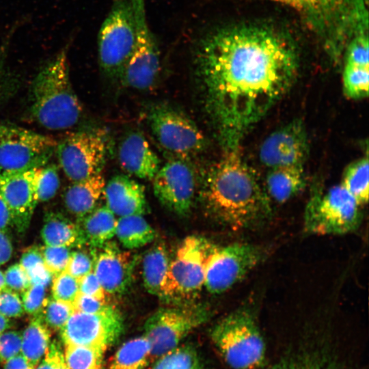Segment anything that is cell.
<instances>
[{
    "label": "cell",
    "mask_w": 369,
    "mask_h": 369,
    "mask_svg": "<svg viewBox=\"0 0 369 369\" xmlns=\"http://www.w3.org/2000/svg\"><path fill=\"white\" fill-rule=\"evenodd\" d=\"M210 312L200 304L180 303L156 311L146 321L144 336L156 358L175 348L195 329L206 323Z\"/></svg>",
    "instance_id": "cell-8"
},
{
    "label": "cell",
    "mask_w": 369,
    "mask_h": 369,
    "mask_svg": "<svg viewBox=\"0 0 369 369\" xmlns=\"http://www.w3.org/2000/svg\"><path fill=\"white\" fill-rule=\"evenodd\" d=\"M342 76L344 92L348 98L358 99L368 96L369 66L345 62Z\"/></svg>",
    "instance_id": "cell-34"
},
{
    "label": "cell",
    "mask_w": 369,
    "mask_h": 369,
    "mask_svg": "<svg viewBox=\"0 0 369 369\" xmlns=\"http://www.w3.org/2000/svg\"><path fill=\"white\" fill-rule=\"evenodd\" d=\"M73 305L74 310L89 314L102 312L111 306L107 301L100 300L79 292L73 301Z\"/></svg>",
    "instance_id": "cell-44"
},
{
    "label": "cell",
    "mask_w": 369,
    "mask_h": 369,
    "mask_svg": "<svg viewBox=\"0 0 369 369\" xmlns=\"http://www.w3.org/2000/svg\"><path fill=\"white\" fill-rule=\"evenodd\" d=\"M194 60L205 107L224 150L238 148L249 129L287 93L299 62L295 46L282 32L243 23L203 36Z\"/></svg>",
    "instance_id": "cell-1"
},
{
    "label": "cell",
    "mask_w": 369,
    "mask_h": 369,
    "mask_svg": "<svg viewBox=\"0 0 369 369\" xmlns=\"http://www.w3.org/2000/svg\"><path fill=\"white\" fill-rule=\"evenodd\" d=\"M8 289L23 293L31 284L29 277L19 263L10 266L4 273Z\"/></svg>",
    "instance_id": "cell-43"
},
{
    "label": "cell",
    "mask_w": 369,
    "mask_h": 369,
    "mask_svg": "<svg viewBox=\"0 0 369 369\" xmlns=\"http://www.w3.org/2000/svg\"><path fill=\"white\" fill-rule=\"evenodd\" d=\"M148 122L154 137L166 151L183 159L193 156L205 147L204 135L183 113L171 107L152 108Z\"/></svg>",
    "instance_id": "cell-14"
},
{
    "label": "cell",
    "mask_w": 369,
    "mask_h": 369,
    "mask_svg": "<svg viewBox=\"0 0 369 369\" xmlns=\"http://www.w3.org/2000/svg\"><path fill=\"white\" fill-rule=\"evenodd\" d=\"M46 288L42 284L33 283L22 293L21 300L25 312L33 316L41 315L48 300Z\"/></svg>",
    "instance_id": "cell-39"
},
{
    "label": "cell",
    "mask_w": 369,
    "mask_h": 369,
    "mask_svg": "<svg viewBox=\"0 0 369 369\" xmlns=\"http://www.w3.org/2000/svg\"><path fill=\"white\" fill-rule=\"evenodd\" d=\"M214 246L200 236L185 238L169 260L159 297L177 304L193 299L204 286L206 262Z\"/></svg>",
    "instance_id": "cell-5"
},
{
    "label": "cell",
    "mask_w": 369,
    "mask_h": 369,
    "mask_svg": "<svg viewBox=\"0 0 369 369\" xmlns=\"http://www.w3.org/2000/svg\"><path fill=\"white\" fill-rule=\"evenodd\" d=\"M57 144L49 136L19 126L0 124V170L42 167L47 164Z\"/></svg>",
    "instance_id": "cell-12"
},
{
    "label": "cell",
    "mask_w": 369,
    "mask_h": 369,
    "mask_svg": "<svg viewBox=\"0 0 369 369\" xmlns=\"http://www.w3.org/2000/svg\"><path fill=\"white\" fill-rule=\"evenodd\" d=\"M6 288L7 287L5 283L4 274L1 271H0V291Z\"/></svg>",
    "instance_id": "cell-53"
},
{
    "label": "cell",
    "mask_w": 369,
    "mask_h": 369,
    "mask_svg": "<svg viewBox=\"0 0 369 369\" xmlns=\"http://www.w3.org/2000/svg\"><path fill=\"white\" fill-rule=\"evenodd\" d=\"M211 339L233 369H258L265 357V343L254 310L241 306L213 328Z\"/></svg>",
    "instance_id": "cell-4"
},
{
    "label": "cell",
    "mask_w": 369,
    "mask_h": 369,
    "mask_svg": "<svg viewBox=\"0 0 369 369\" xmlns=\"http://www.w3.org/2000/svg\"><path fill=\"white\" fill-rule=\"evenodd\" d=\"M3 369H35V367L20 353L6 361L3 364Z\"/></svg>",
    "instance_id": "cell-50"
},
{
    "label": "cell",
    "mask_w": 369,
    "mask_h": 369,
    "mask_svg": "<svg viewBox=\"0 0 369 369\" xmlns=\"http://www.w3.org/2000/svg\"><path fill=\"white\" fill-rule=\"evenodd\" d=\"M29 111L49 130L70 128L79 122L83 109L71 84L66 49L45 64L32 81Z\"/></svg>",
    "instance_id": "cell-3"
},
{
    "label": "cell",
    "mask_w": 369,
    "mask_h": 369,
    "mask_svg": "<svg viewBox=\"0 0 369 369\" xmlns=\"http://www.w3.org/2000/svg\"><path fill=\"white\" fill-rule=\"evenodd\" d=\"M40 234L45 245L70 248L82 246L77 223L59 212L51 211L45 215Z\"/></svg>",
    "instance_id": "cell-25"
},
{
    "label": "cell",
    "mask_w": 369,
    "mask_h": 369,
    "mask_svg": "<svg viewBox=\"0 0 369 369\" xmlns=\"http://www.w3.org/2000/svg\"><path fill=\"white\" fill-rule=\"evenodd\" d=\"M3 55L4 50H1V53H0V102L5 97L8 93H9L12 83L10 77L6 72L3 67Z\"/></svg>",
    "instance_id": "cell-49"
},
{
    "label": "cell",
    "mask_w": 369,
    "mask_h": 369,
    "mask_svg": "<svg viewBox=\"0 0 369 369\" xmlns=\"http://www.w3.org/2000/svg\"><path fill=\"white\" fill-rule=\"evenodd\" d=\"M156 359L152 369H204L197 351L189 345H179Z\"/></svg>",
    "instance_id": "cell-33"
},
{
    "label": "cell",
    "mask_w": 369,
    "mask_h": 369,
    "mask_svg": "<svg viewBox=\"0 0 369 369\" xmlns=\"http://www.w3.org/2000/svg\"><path fill=\"white\" fill-rule=\"evenodd\" d=\"M262 369H346L329 354L320 351H305L286 356Z\"/></svg>",
    "instance_id": "cell-30"
},
{
    "label": "cell",
    "mask_w": 369,
    "mask_h": 369,
    "mask_svg": "<svg viewBox=\"0 0 369 369\" xmlns=\"http://www.w3.org/2000/svg\"><path fill=\"white\" fill-rule=\"evenodd\" d=\"M96 254L93 271L107 294H121L130 286L135 264L131 253L107 242Z\"/></svg>",
    "instance_id": "cell-19"
},
{
    "label": "cell",
    "mask_w": 369,
    "mask_h": 369,
    "mask_svg": "<svg viewBox=\"0 0 369 369\" xmlns=\"http://www.w3.org/2000/svg\"><path fill=\"white\" fill-rule=\"evenodd\" d=\"M78 282L79 292L100 300L107 301V293L93 271L78 279Z\"/></svg>",
    "instance_id": "cell-45"
},
{
    "label": "cell",
    "mask_w": 369,
    "mask_h": 369,
    "mask_svg": "<svg viewBox=\"0 0 369 369\" xmlns=\"http://www.w3.org/2000/svg\"><path fill=\"white\" fill-rule=\"evenodd\" d=\"M11 227H12V223L10 213L0 193V230L7 232Z\"/></svg>",
    "instance_id": "cell-51"
},
{
    "label": "cell",
    "mask_w": 369,
    "mask_h": 369,
    "mask_svg": "<svg viewBox=\"0 0 369 369\" xmlns=\"http://www.w3.org/2000/svg\"><path fill=\"white\" fill-rule=\"evenodd\" d=\"M60 185L57 166L53 164L40 167L37 178L36 193L38 202H47L56 195Z\"/></svg>",
    "instance_id": "cell-36"
},
{
    "label": "cell",
    "mask_w": 369,
    "mask_h": 369,
    "mask_svg": "<svg viewBox=\"0 0 369 369\" xmlns=\"http://www.w3.org/2000/svg\"><path fill=\"white\" fill-rule=\"evenodd\" d=\"M124 329L123 318L113 306L94 314L74 310L60 336L64 344L98 347L106 350L120 337Z\"/></svg>",
    "instance_id": "cell-15"
},
{
    "label": "cell",
    "mask_w": 369,
    "mask_h": 369,
    "mask_svg": "<svg viewBox=\"0 0 369 369\" xmlns=\"http://www.w3.org/2000/svg\"><path fill=\"white\" fill-rule=\"evenodd\" d=\"M96 252L94 249L72 251L65 271L77 279L93 271Z\"/></svg>",
    "instance_id": "cell-40"
},
{
    "label": "cell",
    "mask_w": 369,
    "mask_h": 369,
    "mask_svg": "<svg viewBox=\"0 0 369 369\" xmlns=\"http://www.w3.org/2000/svg\"><path fill=\"white\" fill-rule=\"evenodd\" d=\"M105 183L101 173L72 182L66 187L63 195L68 212L77 220L92 212L103 195Z\"/></svg>",
    "instance_id": "cell-22"
},
{
    "label": "cell",
    "mask_w": 369,
    "mask_h": 369,
    "mask_svg": "<svg viewBox=\"0 0 369 369\" xmlns=\"http://www.w3.org/2000/svg\"><path fill=\"white\" fill-rule=\"evenodd\" d=\"M115 236L124 247L133 249L150 243L156 233L142 215H135L118 219Z\"/></svg>",
    "instance_id": "cell-28"
},
{
    "label": "cell",
    "mask_w": 369,
    "mask_h": 369,
    "mask_svg": "<svg viewBox=\"0 0 369 369\" xmlns=\"http://www.w3.org/2000/svg\"><path fill=\"white\" fill-rule=\"evenodd\" d=\"M360 205L340 184L326 191L314 190L304 211L306 232L318 235L344 234L361 222Z\"/></svg>",
    "instance_id": "cell-6"
},
{
    "label": "cell",
    "mask_w": 369,
    "mask_h": 369,
    "mask_svg": "<svg viewBox=\"0 0 369 369\" xmlns=\"http://www.w3.org/2000/svg\"><path fill=\"white\" fill-rule=\"evenodd\" d=\"M40 168L0 170V193L10 211L12 227L19 233L28 228L38 203L36 182Z\"/></svg>",
    "instance_id": "cell-17"
},
{
    "label": "cell",
    "mask_w": 369,
    "mask_h": 369,
    "mask_svg": "<svg viewBox=\"0 0 369 369\" xmlns=\"http://www.w3.org/2000/svg\"><path fill=\"white\" fill-rule=\"evenodd\" d=\"M368 157L357 160L345 169L341 184L360 206L366 204L369 196Z\"/></svg>",
    "instance_id": "cell-31"
},
{
    "label": "cell",
    "mask_w": 369,
    "mask_h": 369,
    "mask_svg": "<svg viewBox=\"0 0 369 369\" xmlns=\"http://www.w3.org/2000/svg\"><path fill=\"white\" fill-rule=\"evenodd\" d=\"M51 332L42 316H34L22 333L20 354L35 368L51 344Z\"/></svg>",
    "instance_id": "cell-26"
},
{
    "label": "cell",
    "mask_w": 369,
    "mask_h": 369,
    "mask_svg": "<svg viewBox=\"0 0 369 369\" xmlns=\"http://www.w3.org/2000/svg\"><path fill=\"white\" fill-rule=\"evenodd\" d=\"M290 5L323 35L338 38L352 27L367 29L364 0H275Z\"/></svg>",
    "instance_id": "cell-9"
},
{
    "label": "cell",
    "mask_w": 369,
    "mask_h": 369,
    "mask_svg": "<svg viewBox=\"0 0 369 369\" xmlns=\"http://www.w3.org/2000/svg\"><path fill=\"white\" fill-rule=\"evenodd\" d=\"M135 42L132 0H113L98 36V62L107 77L120 79L132 56Z\"/></svg>",
    "instance_id": "cell-7"
},
{
    "label": "cell",
    "mask_w": 369,
    "mask_h": 369,
    "mask_svg": "<svg viewBox=\"0 0 369 369\" xmlns=\"http://www.w3.org/2000/svg\"><path fill=\"white\" fill-rule=\"evenodd\" d=\"M200 200L208 215L232 230H255L273 217L271 200L238 148L224 150L204 176Z\"/></svg>",
    "instance_id": "cell-2"
},
{
    "label": "cell",
    "mask_w": 369,
    "mask_h": 369,
    "mask_svg": "<svg viewBox=\"0 0 369 369\" xmlns=\"http://www.w3.org/2000/svg\"><path fill=\"white\" fill-rule=\"evenodd\" d=\"M169 257L164 243H158L146 251L142 262V277L146 290L159 297Z\"/></svg>",
    "instance_id": "cell-27"
},
{
    "label": "cell",
    "mask_w": 369,
    "mask_h": 369,
    "mask_svg": "<svg viewBox=\"0 0 369 369\" xmlns=\"http://www.w3.org/2000/svg\"><path fill=\"white\" fill-rule=\"evenodd\" d=\"M19 264L26 273L31 269L43 264L42 256L40 247H30L23 253Z\"/></svg>",
    "instance_id": "cell-47"
},
{
    "label": "cell",
    "mask_w": 369,
    "mask_h": 369,
    "mask_svg": "<svg viewBox=\"0 0 369 369\" xmlns=\"http://www.w3.org/2000/svg\"><path fill=\"white\" fill-rule=\"evenodd\" d=\"M103 195L105 205L119 217L142 215L146 210L144 187L128 176L112 177L105 183Z\"/></svg>",
    "instance_id": "cell-21"
},
{
    "label": "cell",
    "mask_w": 369,
    "mask_h": 369,
    "mask_svg": "<svg viewBox=\"0 0 369 369\" xmlns=\"http://www.w3.org/2000/svg\"><path fill=\"white\" fill-rule=\"evenodd\" d=\"M22 333L18 331H5L0 334V362L19 355L21 351Z\"/></svg>",
    "instance_id": "cell-41"
},
{
    "label": "cell",
    "mask_w": 369,
    "mask_h": 369,
    "mask_svg": "<svg viewBox=\"0 0 369 369\" xmlns=\"http://www.w3.org/2000/svg\"><path fill=\"white\" fill-rule=\"evenodd\" d=\"M74 311L73 303L48 298L41 314L49 328L60 331Z\"/></svg>",
    "instance_id": "cell-35"
},
{
    "label": "cell",
    "mask_w": 369,
    "mask_h": 369,
    "mask_svg": "<svg viewBox=\"0 0 369 369\" xmlns=\"http://www.w3.org/2000/svg\"><path fill=\"white\" fill-rule=\"evenodd\" d=\"M305 186L303 165H290L270 169L264 187L271 202L282 204L301 192Z\"/></svg>",
    "instance_id": "cell-24"
},
{
    "label": "cell",
    "mask_w": 369,
    "mask_h": 369,
    "mask_svg": "<svg viewBox=\"0 0 369 369\" xmlns=\"http://www.w3.org/2000/svg\"><path fill=\"white\" fill-rule=\"evenodd\" d=\"M151 357L150 342L143 335L124 342L107 369H145Z\"/></svg>",
    "instance_id": "cell-29"
},
{
    "label": "cell",
    "mask_w": 369,
    "mask_h": 369,
    "mask_svg": "<svg viewBox=\"0 0 369 369\" xmlns=\"http://www.w3.org/2000/svg\"><path fill=\"white\" fill-rule=\"evenodd\" d=\"M118 156L121 167L139 178L152 180L160 168L159 158L139 132H131L123 138Z\"/></svg>",
    "instance_id": "cell-20"
},
{
    "label": "cell",
    "mask_w": 369,
    "mask_h": 369,
    "mask_svg": "<svg viewBox=\"0 0 369 369\" xmlns=\"http://www.w3.org/2000/svg\"><path fill=\"white\" fill-rule=\"evenodd\" d=\"M52 297L73 303L79 292L78 279L64 271L54 275L51 281Z\"/></svg>",
    "instance_id": "cell-37"
},
{
    "label": "cell",
    "mask_w": 369,
    "mask_h": 369,
    "mask_svg": "<svg viewBox=\"0 0 369 369\" xmlns=\"http://www.w3.org/2000/svg\"><path fill=\"white\" fill-rule=\"evenodd\" d=\"M60 369H68L65 361H64V359L62 360V363H61V366H60Z\"/></svg>",
    "instance_id": "cell-54"
},
{
    "label": "cell",
    "mask_w": 369,
    "mask_h": 369,
    "mask_svg": "<svg viewBox=\"0 0 369 369\" xmlns=\"http://www.w3.org/2000/svg\"><path fill=\"white\" fill-rule=\"evenodd\" d=\"M309 153L305 127L301 120H292L271 133L259 150L261 163L269 169L303 165Z\"/></svg>",
    "instance_id": "cell-18"
},
{
    "label": "cell",
    "mask_w": 369,
    "mask_h": 369,
    "mask_svg": "<svg viewBox=\"0 0 369 369\" xmlns=\"http://www.w3.org/2000/svg\"><path fill=\"white\" fill-rule=\"evenodd\" d=\"M12 244L6 232L0 230V266L5 264L12 257Z\"/></svg>",
    "instance_id": "cell-48"
},
{
    "label": "cell",
    "mask_w": 369,
    "mask_h": 369,
    "mask_svg": "<svg viewBox=\"0 0 369 369\" xmlns=\"http://www.w3.org/2000/svg\"><path fill=\"white\" fill-rule=\"evenodd\" d=\"M108 150L102 130L82 131L57 142L55 151L60 167L72 182L101 173Z\"/></svg>",
    "instance_id": "cell-11"
},
{
    "label": "cell",
    "mask_w": 369,
    "mask_h": 369,
    "mask_svg": "<svg viewBox=\"0 0 369 369\" xmlns=\"http://www.w3.org/2000/svg\"><path fill=\"white\" fill-rule=\"evenodd\" d=\"M64 355L56 342L51 343L44 357L35 369H60Z\"/></svg>",
    "instance_id": "cell-46"
},
{
    "label": "cell",
    "mask_w": 369,
    "mask_h": 369,
    "mask_svg": "<svg viewBox=\"0 0 369 369\" xmlns=\"http://www.w3.org/2000/svg\"><path fill=\"white\" fill-rule=\"evenodd\" d=\"M12 325L10 318L0 314V334L7 331Z\"/></svg>",
    "instance_id": "cell-52"
},
{
    "label": "cell",
    "mask_w": 369,
    "mask_h": 369,
    "mask_svg": "<svg viewBox=\"0 0 369 369\" xmlns=\"http://www.w3.org/2000/svg\"><path fill=\"white\" fill-rule=\"evenodd\" d=\"M105 351L98 347L64 344L63 355L68 369H102Z\"/></svg>",
    "instance_id": "cell-32"
},
{
    "label": "cell",
    "mask_w": 369,
    "mask_h": 369,
    "mask_svg": "<svg viewBox=\"0 0 369 369\" xmlns=\"http://www.w3.org/2000/svg\"><path fill=\"white\" fill-rule=\"evenodd\" d=\"M40 249L44 266L53 276L65 271L71 254L70 247L44 245Z\"/></svg>",
    "instance_id": "cell-38"
},
{
    "label": "cell",
    "mask_w": 369,
    "mask_h": 369,
    "mask_svg": "<svg viewBox=\"0 0 369 369\" xmlns=\"http://www.w3.org/2000/svg\"><path fill=\"white\" fill-rule=\"evenodd\" d=\"M266 253L264 247L251 243L215 245L208 257L204 286L214 294L226 291L262 262Z\"/></svg>",
    "instance_id": "cell-10"
},
{
    "label": "cell",
    "mask_w": 369,
    "mask_h": 369,
    "mask_svg": "<svg viewBox=\"0 0 369 369\" xmlns=\"http://www.w3.org/2000/svg\"><path fill=\"white\" fill-rule=\"evenodd\" d=\"M155 196L169 210L185 215L190 210L196 180L192 167L183 159H174L159 168L152 178Z\"/></svg>",
    "instance_id": "cell-16"
},
{
    "label": "cell",
    "mask_w": 369,
    "mask_h": 369,
    "mask_svg": "<svg viewBox=\"0 0 369 369\" xmlns=\"http://www.w3.org/2000/svg\"><path fill=\"white\" fill-rule=\"evenodd\" d=\"M117 221L114 213L106 206L96 208L77 220L82 245L100 248L115 236Z\"/></svg>",
    "instance_id": "cell-23"
},
{
    "label": "cell",
    "mask_w": 369,
    "mask_h": 369,
    "mask_svg": "<svg viewBox=\"0 0 369 369\" xmlns=\"http://www.w3.org/2000/svg\"><path fill=\"white\" fill-rule=\"evenodd\" d=\"M21 297L18 293L8 288L0 291V314L8 318H17L24 314Z\"/></svg>",
    "instance_id": "cell-42"
},
{
    "label": "cell",
    "mask_w": 369,
    "mask_h": 369,
    "mask_svg": "<svg viewBox=\"0 0 369 369\" xmlns=\"http://www.w3.org/2000/svg\"><path fill=\"white\" fill-rule=\"evenodd\" d=\"M135 25V49L120 79L125 86L145 90L159 77L161 63L156 40L146 18L145 0H132Z\"/></svg>",
    "instance_id": "cell-13"
}]
</instances>
